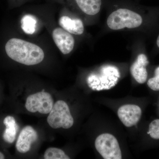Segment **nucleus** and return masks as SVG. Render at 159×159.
Returning <instances> with one entry per match:
<instances>
[{
    "label": "nucleus",
    "mask_w": 159,
    "mask_h": 159,
    "mask_svg": "<svg viewBox=\"0 0 159 159\" xmlns=\"http://www.w3.org/2000/svg\"><path fill=\"white\" fill-rule=\"evenodd\" d=\"M59 24L63 29L70 34L80 35L84 31V26L81 20L72 19L69 16H61L59 20Z\"/></svg>",
    "instance_id": "9d476101"
},
{
    "label": "nucleus",
    "mask_w": 159,
    "mask_h": 159,
    "mask_svg": "<svg viewBox=\"0 0 159 159\" xmlns=\"http://www.w3.org/2000/svg\"><path fill=\"white\" fill-rule=\"evenodd\" d=\"M3 123L6 127L3 134V139L7 143H12L15 140L18 129L15 119L11 116H7L4 119Z\"/></svg>",
    "instance_id": "f8f14e48"
},
{
    "label": "nucleus",
    "mask_w": 159,
    "mask_h": 159,
    "mask_svg": "<svg viewBox=\"0 0 159 159\" xmlns=\"http://www.w3.org/2000/svg\"><path fill=\"white\" fill-rule=\"evenodd\" d=\"M157 46L158 48H159V34L158 36L157 39Z\"/></svg>",
    "instance_id": "a211bd4d"
},
{
    "label": "nucleus",
    "mask_w": 159,
    "mask_h": 159,
    "mask_svg": "<svg viewBox=\"0 0 159 159\" xmlns=\"http://www.w3.org/2000/svg\"><path fill=\"white\" fill-rule=\"evenodd\" d=\"M45 159H70L64 151L57 148L51 147L48 148L44 154Z\"/></svg>",
    "instance_id": "4468645a"
},
{
    "label": "nucleus",
    "mask_w": 159,
    "mask_h": 159,
    "mask_svg": "<svg viewBox=\"0 0 159 159\" xmlns=\"http://www.w3.org/2000/svg\"><path fill=\"white\" fill-rule=\"evenodd\" d=\"M147 84L152 90L159 91V66L155 70L154 77L148 80Z\"/></svg>",
    "instance_id": "dca6fc26"
},
{
    "label": "nucleus",
    "mask_w": 159,
    "mask_h": 159,
    "mask_svg": "<svg viewBox=\"0 0 159 159\" xmlns=\"http://www.w3.org/2000/svg\"><path fill=\"white\" fill-rule=\"evenodd\" d=\"M38 134L35 129L30 125L25 126L21 131L16 148L18 152L21 153L28 152L31 148V145L38 139Z\"/></svg>",
    "instance_id": "0eeeda50"
},
{
    "label": "nucleus",
    "mask_w": 159,
    "mask_h": 159,
    "mask_svg": "<svg viewBox=\"0 0 159 159\" xmlns=\"http://www.w3.org/2000/svg\"><path fill=\"white\" fill-rule=\"evenodd\" d=\"M54 99L48 93L42 91L29 95L26 99L25 108L31 113L49 114L53 106Z\"/></svg>",
    "instance_id": "39448f33"
},
{
    "label": "nucleus",
    "mask_w": 159,
    "mask_h": 159,
    "mask_svg": "<svg viewBox=\"0 0 159 159\" xmlns=\"http://www.w3.org/2000/svg\"><path fill=\"white\" fill-rule=\"evenodd\" d=\"M47 118L48 124L52 128H70L74 123L67 103L62 100L55 102Z\"/></svg>",
    "instance_id": "7ed1b4c3"
},
{
    "label": "nucleus",
    "mask_w": 159,
    "mask_h": 159,
    "mask_svg": "<svg viewBox=\"0 0 159 159\" xmlns=\"http://www.w3.org/2000/svg\"><path fill=\"white\" fill-rule=\"evenodd\" d=\"M95 147L101 156L105 159H121L122 152L118 140L108 133L102 134L95 141Z\"/></svg>",
    "instance_id": "20e7f679"
},
{
    "label": "nucleus",
    "mask_w": 159,
    "mask_h": 159,
    "mask_svg": "<svg viewBox=\"0 0 159 159\" xmlns=\"http://www.w3.org/2000/svg\"><path fill=\"white\" fill-rule=\"evenodd\" d=\"M80 9L85 14L95 15L99 13L102 0H73Z\"/></svg>",
    "instance_id": "9b49d317"
},
{
    "label": "nucleus",
    "mask_w": 159,
    "mask_h": 159,
    "mask_svg": "<svg viewBox=\"0 0 159 159\" xmlns=\"http://www.w3.org/2000/svg\"><path fill=\"white\" fill-rule=\"evenodd\" d=\"M143 20L141 16L132 10L120 8L113 11L107 20L109 28L114 30L124 28L134 29L142 25Z\"/></svg>",
    "instance_id": "f03ea898"
},
{
    "label": "nucleus",
    "mask_w": 159,
    "mask_h": 159,
    "mask_svg": "<svg viewBox=\"0 0 159 159\" xmlns=\"http://www.w3.org/2000/svg\"><path fill=\"white\" fill-rule=\"evenodd\" d=\"M149 63L147 56L145 54H139L136 60L130 67V73L137 82L144 84L148 77L146 66Z\"/></svg>",
    "instance_id": "1a4fd4ad"
},
{
    "label": "nucleus",
    "mask_w": 159,
    "mask_h": 159,
    "mask_svg": "<svg viewBox=\"0 0 159 159\" xmlns=\"http://www.w3.org/2000/svg\"><path fill=\"white\" fill-rule=\"evenodd\" d=\"M52 37L55 44L63 54H68L74 49V38L70 33L62 28L54 29L52 33Z\"/></svg>",
    "instance_id": "6e6552de"
},
{
    "label": "nucleus",
    "mask_w": 159,
    "mask_h": 159,
    "mask_svg": "<svg viewBox=\"0 0 159 159\" xmlns=\"http://www.w3.org/2000/svg\"><path fill=\"white\" fill-rule=\"evenodd\" d=\"M36 18L31 15H26L21 20L22 29L26 34H34L36 30Z\"/></svg>",
    "instance_id": "ddd939ff"
},
{
    "label": "nucleus",
    "mask_w": 159,
    "mask_h": 159,
    "mask_svg": "<svg viewBox=\"0 0 159 159\" xmlns=\"http://www.w3.org/2000/svg\"><path fill=\"white\" fill-rule=\"evenodd\" d=\"M117 114L124 125L130 127L139 122L142 116V111L139 106L126 104L119 107Z\"/></svg>",
    "instance_id": "423d86ee"
},
{
    "label": "nucleus",
    "mask_w": 159,
    "mask_h": 159,
    "mask_svg": "<svg viewBox=\"0 0 159 159\" xmlns=\"http://www.w3.org/2000/svg\"><path fill=\"white\" fill-rule=\"evenodd\" d=\"M148 134L152 139H159V119H155L151 122Z\"/></svg>",
    "instance_id": "2eb2a0df"
},
{
    "label": "nucleus",
    "mask_w": 159,
    "mask_h": 159,
    "mask_svg": "<svg viewBox=\"0 0 159 159\" xmlns=\"http://www.w3.org/2000/svg\"><path fill=\"white\" fill-rule=\"evenodd\" d=\"M5 51L12 60L26 66L38 64L44 58V53L38 46L15 38L7 42Z\"/></svg>",
    "instance_id": "f257e3e1"
},
{
    "label": "nucleus",
    "mask_w": 159,
    "mask_h": 159,
    "mask_svg": "<svg viewBox=\"0 0 159 159\" xmlns=\"http://www.w3.org/2000/svg\"><path fill=\"white\" fill-rule=\"evenodd\" d=\"M5 157L4 155L2 152H0V159H5Z\"/></svg>",
    "instance_id": "f3484780"
}]
</instances>
